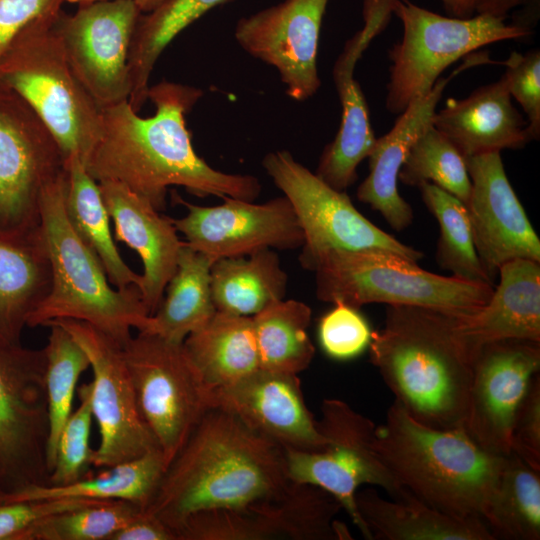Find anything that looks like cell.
I'll return each instance as SVG.
<instances>
[{
	"mask_svg": "<svg viewBox=\"0 0 540 540\" xmlns=\"http://www.w3.org/2000/svg\"><path fill=\"white\" fill-rule=\"evenodd\" d=\"M202 95L196 87L163 80L148 89L155 106L150 117H140L128 100L102 109L101 134L86 170L97 182L126 185L160 212L171 186L199 197L254 201L261 192L256 177L216 170L193 148L185 116Z\"/></svg>",
	"mask_w": 540,
	"mask_h": 540,
	"instance_id": "6da1fadb",
	"label": "cell"
},
{
	"mask_svg": "<svg viewBox=\"0 0 540 540\" xmlns=\"http://www.w3.org/2000/svg\"><path fill=\"white\" fill-rule=\"evenodd\" d=\"M285 450L235 414L209 408L166 466L145 510L174 534L192 514L242 509L289 483Z\"/></svg>",
	"mask_w": 540,
	"mask_h": 540,
	"instance_id": "7a4b0ae2",
	"label": "cell"
},
{
	"mask_svg": "<svg viewBox=\"0 0 540 540\" xmlns=\"http://www.w3.org/2000/svg\"><path fill=\"white\" fill-rule=\"evenodd\" d=\"M443 311L387 305L384 325L372 331L370 362L397 402L416 421L464 428L476 352Z\"/></svg>",
	"mask_w": 540,
	"mask_h": 540,
	"instance_id": "3957f363",
	"label": "cell"
},
{
	"mask_svg": "<svg viewBox=\"0 0 540 540\" xmlns=\"http://www.w3.org/2000/svg\"><path fill=\"white\" fill-rule=\"evenodd\" d=\"M373 447L416 499L450 515L481 519L505 458L482 449L464 428L440 429L416 421L395 401L375 427Z\"/></svg>",
	"mask_w": 540,
	"mask_h": 540,
	"instance_id": "277c9868",
	"label": "cell"
},
{
	"mask_svg": "<svg viewBox=\"0 0 540 540\" xmlns=\"http://www.w3.org/2000/svg\"><path fill=\"white\" fill-rule=\"evenodd\" d=\"M67 170L41 197V229L51 266V287L27 327L59 319L86 322L123 348L131 329L143 331L150 314L138 286L113 289L105 269L72 228L65 211Z\"/></svg>",
	"mask_w": 540,
	"mask_h": 540,
	"instance_id": "5b68a950",
	"label": "cell"
},
{
	"mask_svg": "<svg viewBox=\"0 0 540 540\" xmlns=\"http://www.w3.org/2000/svg\"><path fill=\"white\" fill-rule=\"evenodd\" d=\"M60 10L33 20L14 37L0 58V85L32 108L66 161L76 156L85 163L101 134L102 109L67 60L56 29Z\"/></svg>",
	"mask_w": 540,
	"mask_h": 540,
	"instance_id": "8992f818",
	"label": "cell"
},
{
	"mask_svg": "<svg viewBox=\"0 0 540 540\" xmlns=\"http://www.w3.org/2000/svg\"><path fill=\"white\" fill-rule=\"evenodd\" d=\"M304 269L315 273L316 296L356 309L371 303L417 306L468 317L483 307L494 286L438 275L417 262L382 251L328 249Z\"/></svg>",
	"mask_w": 540,
	"mask_h": 540,
	"instance_id": "52a82bcc",
	"label": "cell"
},
{
	"mask_svg": "<svg viewBox=\"0 0 540 540\" xmlns=\"http://www.w3.org/2000/svg\"><path fill=\"white\" fill-rule=\"evenodd\" d=\"M393 13L403 25V36L389 51L391 65L386 109L400 114L426 95L443 71L479 48L531 34L530 28L484 14L470 18L446 17L409 0H396Z\"/></svg>",
	"mask_w": 540,
	"mask_h": 540,
	"instance_id": "ba28073f",
	"label": "cell"
},
{
	"mask_svg": "<svg viewBox=\"0 0 540 540\" xmlns=\"http://www.w3.org/2000/svg\"><path fill=\"white\" fill-rule=\"evenodd\" d=\"M318 429L325 442L314 451L285 450L292 481L317 486L332 495L362 536L372 540L355 502L362 486L384 489L392 499L411 495L391 475L373 447L376 424L339 399H325Z\"/></svg>",
	"mask_w": 540,
	"mask_h": 540,
	"instance_id": "9c48e42d",
	"label": "cell"
},
{
	"mask_svg": "<svg viewBox=\"0 0 540 540\" xmlns=\"http://www.w3.org/2000/svg\"><path fill=\"white\" fill-rule=\"evenodd\" d=\"M122 352L138 410L167 466L211 408V392L193 368L183 343L137 332Z\"/></svg>",
	"mask_w": 540,
	"mask_h": 540,
	"instance_id": "30bf717a",
	"label": "cell"
},
{
	"mask_svg": "<svg viewBox=\"0 0 540 540\" xmlns=\"http://www.w3.org/2000/svg\"><path fill=\"white\" fill-rule=\"evenodd\" d=\"M44 348L0 343V486L11 495L48 485Z\"/></svg>",
	"mask_w": 540,
	"mask_h": 540,
	"instance_id": "8fae6325",
	"label": "cell"
},
{
	"mask_svg": "<svg viewBox=\"0 0 540 540\" xmlns=\"http://www.w3.org/2000/svg\"><path fill=\"white\" fill-rule=\"evenodd\" d=\"M262 166L291 203L303 230L299 262L304 268L328 249L372 250L417 262L424 254L398 241L360 213L346 191H338L295 160L287 150L266 154Z\"/></svg>",
	"mask_w": 540,
	"mask_h": 540,
	"instance_id": "7c38bea8",
	"label": "cell"
},
{
	"mask_svg": "<svg viewBox=\"0 0 540 540\" xmlns=\"http://www.w3.org/2000/svg\"><path fill=\"white\" fill-rule=\"evenodd\" d=\"M66 170L63 152L44 122L15 92L0 85V237L41 227V197Z\"/></svg>",
	"mask_w": 540,
	"mask_h": 540,
	"instance_id": "4fadbf2b",
	"label": "cell"
},
{
	"mask_svg": "<svg viewBox=\"0 0 540 540\" xmlns=\"http://www.w3.org/2000/svg\"><path fill=\"white\" fill-rule=\"evenodd\" d=\"M339 502L325 490L290 481L276 496L242 509H213L190 515L183 540H345L336 516Z\"/></svg>",
	"mask_w": 540,
	"mask_h": 540,
	"instance_id": "5bb4252c",
	"label": "cell"
},
{
	"mask_svg": "<svg viewBox=\"0 0 540 540\" xmlns=\"http://www.w3.org/2000/svg\"><path fill=\"white\" fill-rule=\"evenodd\" d=\"M129 0H101L60 10L56 29L75 75L101 109L129 99L128 58L140 16Z\"/></svg>",
	"mask_w": 540,
	"mask_h": 540,
	"instance_id": "9a60e30c",
	"label": "cell"
},
{
	"mask_svg": "<svg viewBox=\"0 0 540 540\" xmlns=\"http://www.w3.org/2000/svg\"><path fill=\"white\" fill-rule=\"evenodd\" d=\"M49 323L58 324L71 334L87 354L92 368L91 408L100 440L93 450L91 465L109 468L159 449L138 410L122 348L86 322L59 319Z\"/></svg>",
	"mask_w": 540,
	"mask_h": 540,
	"instance_id": "2e32d148",
	"label": "cell"
},
{
	"mask_svg": "<svg viewBox=\"0 0 540 540\" xmlns=\"http://www.w3.org/2000/svg\"><path fill=\"white\" fill-rule=\"evenodd\" d=\"M173 198L187 209L171 218L193 249L213 259L248 256L262 249L293 250L304 244L303 230L285 196L265 203L225 197L215 206H200Z\"/></svg>",
	"mask_w": 540,
	"mask_h": 540,
	"instance_id": "e0dca14e",
	"label": "cell"
},
{
	"mask_svg": "<svg viewBox=\"0 0 540 540\" xmlns=\"http://www.w3.org/2000/svg\"><path fill=\"white\" fill-rule=\"evenodd\" d=\"M539 369L540 342L507 339L479 349L464 429L482 449L511 453L515 417Z\"/></svg>",
	"mask_w": 540,
	"mask_h": 540,
	"instance_id": "ac0fdd59",
	"label": "cell"
},
{
	"mask_svg": "<svg viewBox=\"0 0 540 540\" xmlns=\"http://www.w3.org/2000/svg\"><path fill=\"white\" fill-rule=\"evenodd\" d=\"M329 0H284L250 16L235 27L238 44L251 56L273 66L286 94L305 101L320 88L319 37Z\"/></svg>",
	"mask_w": 540,
	"mask_h": 540,
	"instance_id": "d6986e66",
	"label": "cell"
},
{
	"mask_svg": "<svg viewBox=\"0 0 540 540\" xmlns=\"http://www.w3.org/2000/svg\"><path fill=\"white\" fill-rule=\"evenodd\" d=\"M471 192L465 204L480 262L494 282L506 262H540V240L506 175L499 151L465 158Z\"/></svg>",
	"mask_w": 540,
	"mask_h": 540,
	"instance_id": "ffe728a7",
	"label": "cell"
},
{
	"mask_svg": "<svg viewBox=\"0 0 540 540\" xmlns=\"http://www.w3.org/2000/svg\"><path fill=\"white\" fill-rule=\"evenodd\" d=\"M395 1L363 0L364 26L345 43L333 67L341 121L336 136L320 156L315 174L338 191H346L356 181L357 167L369 156L376 141L354 69L371 41L388 25Z\"/></svg>",
	"mask_w": 540,
	"mask_h": 540,
	"instance_id": "44dd1931",
	"label": "cell"
},
{
	"mask_svg": "<svg viewBox=\"0 0 540 540\" xmlns=\"http://www.w3.org/2000/svg\"><path fill=\"white\" fill-rule=\"evenodd\" d=\"M211 407L235 414L285 450L314 451L325 442L296 374L260 368L233 384L212 390Z\"/></svg>",
	"mask_w": 540,
	"mask_h": 540,
	"instance_id": "7402d4cb",
	"label": "cell"
},
{
	"mask_svg": "<svg viewBox=\"0 0 540 540\" xmlns=\"http://www.w3.org/2000/svg\"><path fill=\"white\" fill-rule=\"evenodd\" d=\"M486 54H477L455 69L448 77H440L424 96L408 105L399 114L392 129L380 138L367 158L369 174L359 185V201L378 211L395 231H403L413 221V210L398 192L400 169L416 140L432 124L436 107L449 82L472 66L489 63Z\"/></svg>",
	"mask_w": 540,
	"mask_h": 540,
	"instance_id": "603a6c76",
	"label": "cell"
},
{
	"mask_svg": "<svg viewBox=\"0 0 540 540\" xmlns=\"http://www.w3.org/2000/svg\"><path fill=\"white\" fill-rule=\"evenodd\" d=\"M98 183L114 223L115 240L127 244L141 258L144 272L139 289L152 316L176 270L183 241L171 218L161 214L147 199L114 180Z\"/></svg>",
	"mask_w": 540,
	"mask_h": 540,
	"instance_id": "cb8c5ba5",
	"label": "cell"
},
{
	"mask_svg": "<svg viewBox=\"0 0 540 540\" xmlns=\"http://www.w3.org/2000/svg\"><path fill=\"white\" fill-rule=\"evenodd\" d=\"M432 125L464 158L522 149L531 141L527 121L514 107L503 75L465 98L447 99L445 106L435 112Z\"/></svg>",
	"mask_w": 540,
	"mask_h": 540,
	"instance_id": "d4e9b609",
	"label": "cell"
},
{
	"mask_svg": "<svg viewBox=\"0 0 540 540\" xmlns=\"http://www.w3.org/2000/svg\"><path fill=\"white\" fill-rule=\"evenodd\" d=\"M539 263L524 258L504 263L487 303L473 315L460 318V332L476 352L500 340L540 342Z\"/></svg>",
	"mask_w": 540,
	"mask_h": 540,
	"instance_id": "484cf974",
	"label": "cell"
},
{
	"mask_svg": "<svg viewBox=\"0 0 540 540\" xmlns=\"http://www.w3.org/2000/svg\"><path fill=\"white\" fill-rule=\"evenodd\" d=\"M355 502L372 540H494L483 519L450 515L415 497L387 499L368 486Z\"/></svg>",
	"mask_w": 540,
	"mask_h": 540,
	"instance_id": "4316f807",
	"label": "cell"
},
{
	"mask_svg": "<svg viewBox=\"0 0 540 540\" xmlns=\"http://www.w3.org/2000/svg\"><path fill=\"white\" fill-rule=\"evenodd\" d=\"M51 287L40 227L20 238L0 237V343L21 344L27 320Z\"/></svg>",
	"mask_w": 540,
	"mask_h": 540,
	"instance_id": "83f0119b",
	"label": "cell"
},
{
	"mask_svg": "<svg viewBox=\"0 0 540 540\" xmlns=\"http://www.w3.org/2000/svg\"><path fill=\"white\" fill-rule=\"evenodd\" d=\"M204 386H228L260 369L252 317L216 311L183 341Z\"/></svg>",
	"mask_w": 540,
	"mask_h": 540,
	"instance_id": "f1b7e54d",
	"label": "cell"
},
{
	"mask_svg": "<svg viewBox=\"0 0 540 540\" xmlns=\"http://www.w3.org/2000/svg\"><path fill=\"white\" fill-rule=\"evenodd\" d=\"M215 259L183 241L176 270L165 288L162 302L143 331L174 343L205 324L216 312L211 291V266Z\"/></svg>",
	"mask_w": 540,
	"mask_h": 540,
	"instance_id": "f546056e",
	"label": "cell"
},
{
	"mask_svg": "<svg viewBox=\"0 0 540 540\" xmlns=\"http://www.w3.org/2000/svg\"><path fill=\"white\" fill-rule=\"evenodd\" d=\"M210 274L213 303L220 312L252 317L283 300L287 291V273L270 248L217 259Z\"/></svg>",
	"mask_w": 540,
	"mask_h": 540,
	"instance_id": "4dcf8cb0",
	"label": "cell"
},
{
	"mask_svg": "<svg viewBox=\"0 0 540 540\" xmlns=\"http://www.w3.org/2000/svg\"><path fill=\"white\" fill-rule=\"evenodd\" d=\"M66 170L65 211L72 228L100 260L111 284L140 287L142 276L125 263L114 242L99 183L76 156L67 159Z\"/></svg>",
	"mask_w": 540,
	"mask_h": 540,
	"instance_id": "1f68e13d",
	"label": "cell"
},
{
	"mask_svg": "<svg viewBox=\"0 0 540 540\" xmlns=\"http://www.w3.org/2000/svg\"><path fill=\"white\" fill-rule=\"evenodd\" d=\"M166 462L160 449L141 457L119 463L96 476L86 477L61 486H31L0 501L80 498L94 500H124L146 509L151 502Z\"/></svg>",
	"mask_w": 540,
	"mask_h": 540,
	"instance_id": "d6a6232c",
	"label": "cell"
},
{
	"mask_svg": "<svg viewBox=\"0 0 540 540\" xmlns=\"http://www.w3.org/2000/svg\"><path fill=\"white\" fill-rule=\"evenodd\" d=\"M230 0H163L143 13L136 25L128 58V102L138 112L147 99L149 79L158 58L186 27L211 9Z\"/></svg>",
	"mask_w": 540,
	"mask_h": 540,
	"instance_id": "836d02e7",
	"label": "cell"
},
{
	"mask_svg": "<svg viewBox=\"0 0 540 540\" xmlns=\"http://www.w3.org/2000/svg\"><path fill=\"white\" fill-rule=\"evenodd\" d=\"M483 520L494 540H539L540 471L513 453L505 456Z\"/></svg>",
	"mask_w": 540,
	"mask_h": 540,
	"instance_id": "e575fe53",
	"label": "cell"
},
{
	"mask_svg": "<svg viewBox=\"0 0 540 540\" xmlns=\"http://www.w3.org/2000/svg\"><path fill=\"white\" fill-rule=\"evenodd\" d=\"M311 308L280 300L252 316L261 369L298 374L311 364L315 348L308 336Z\"/></svg>",
	"mask_w": 540,
	"mask_h": 540,
	"instance_id": "d590c367",
	"label": "cell"
},
{
	"mask_svg": "<svg viewBox=\"0 0 540 540\" xmlns=\"http://www.w3.org/2000/svg\"><path fill=\"white\" fill-rule=\"evenodd\" d=\"M418 188L439 225L436 252L439 266L455 278L494 286L478 257L465 204L432 183H423Z\"/></svg>",
	"mask_w": 540,
	"mask_h": 540,
	"instance_id": "8d00e7d4",
	"label": "cell"
},
{
	"mask_svg": "<svg viewBox=\"0 0 540 540\" xmlns=\"http://www.w3.org/2000/svg\"><path fill=\"white\" fill-rule=\"evenodd\" d=\"M50 332L44 347L45 385L49 418L48 467L54 465L60 431L72 412V403L81 374L90 367L87 354L62 326L49 323Z\"/></svg>",
	"mask_w": 540,
	"mask_h": 540,
	"instance_id": "74e56055",
	"label": "cell"
},
{
	"mask_svg": "<svg viewBox=\"0 0 540 540\" xmlns=\"http://www.w3.org/2000/svg\"><path fill=\"white\" fill-rule=\"evenodd\" d=\"M405 185L432 183L468 202L471 181L465 158L453 143L432 124L411 147L398 175Z\"/></svg>",
	"mask_w": 540,
	"mask_h": 540,
	"instance_id": "f35d334b",
	"label": "cell"
},
{
	"mask_svg": "<svg viewBox=\"0 0 540 540\" xmlns=\"http://www.w3.org/2000/svg\"><path fill=\"white\" fill-rule=\"evenodd\" d=\"M143 508L124 500H107L49 516L20 540H110Z\"/></svg>",
	"mask_w": 540,
	"mask_h": 540,
	"instance_id": "ab89813d",
	"label": "cell"
},
{
	"mask_svg": "<svg viewBox=\"0 0 540 540\" xmlns=\"http://www.w3.org/2000/svg\"><path fill=\"white\" fill-rule=\"evenodd\" d=\"M79 405L64 423L58 438L54 465L49 475V486L75 482L86 475L91 465L93 450L89 445L92 424V383L78 389Z\"/></svg>",
	"mask_w": 540,
	"mask_h": 540,
	"instance_id": "60d3db41",
	"label": "cell"
},
{
	"mask_svg": "<svg viewBox=\"0 0 540 540\" xmlns=\"http://www.w3.org/2000/svg\"><path fill=\"white\" fill-rule=\"evenodd\" d=\"M372 331L359 309L336 302L318 324L319 343L332 359L345 361L362 354L370 345Z\"/></svg>",
	"mask_w": 540,
	"mask_h": 540,
	"instance_id": "b9f144b4",
	"label": "cell"
},
{
	"mask_svg": "<svg viewBox=\"0 0 540 540\" xmlns=\"http://www.w3.org/2000/svg\"><path fill=\"white\" fill-rule=\"evenodd\" d=\"M503 74L511 97L527 116V130L531 140L540 136V52L539 49L519 53L513 51L502 62Z\"/></svg>",
	"mask_w": 540,
	"mask_h": 540,
	"instance_id": "7bdbcfd3",
	"label": "cell"
},
{
	"mask_svg": "<svg viewBox=\"0 0 540 540\" xmlns=\"http://www.w3.org/2000/svg\"><path fill=\"white\" fill-rule=\"evenodd\" d=\"M107 500L60 498L0 501V540H20L39 521L65 511Z\"/></svg>",
	"mask_w": 540,
	"mask_h": 540,
	"instance_id": "ee69618b",
	"label": "cell"
},
{
	"mask_svg": "<svg viewBox=\"0 0 540 540\" xmlns=\"http://www.w3.org/2000/svg\"><path fill=\"white\" fill-rule=\"evenodd\" d=\"M511 453L540 471V377L535 375L517 411Z\"/></svg>",
	"mask_w": 540,
	"mask_h": 540,
	"instance_id": "f6af8a7d",
	"label": "cell"
},
{
	"mask_svg": "<svg viewBox=\"0 0 540 540\" xmlns=\"http://www.w3.org/2000/svg\"><path fill=\"white\" fill-rule=\"evenodd\" d=\"M64 2L65 0H0V58L27 24L60 10Z\"/></svg>",
	"mask_w": 540,
	"mask_h": 540,
	"instance_id": "bcb514c9",
	"label": "cell"
},
{
	"mask_svg": "<svg viewBox=\"0 0 540 540\" xmlns=\"http://www.w3.org/2000/svg\"><path fill=\"white\" fill-rule=\"evenodd\" d=\"M110 540H176L172 531L147 510L116 532Z\"/></svg>",
	"mask_w": 540,
	"mask_h": 540,
	"instance_id": "7dc6e473",
	"label": "cell"
},
{
	"mask_svg": "<svg viewBox=\"0 0 540 540\" xmlns=\"http://www.w3.org/2000/svg\"><path fill=\"white\" fill-rule=\"evenodd\" d=\"M535 0H476L475 14L489 15L504 19L514 8Z\"/></svg>",
	"mask_w": 540,
	"mask_h": 540,
	"instance_id": "c3c4849f",
	"label": "cell"
},
{
	"mask_svg": "<svg viewBox=\"0 0 540 540\" xmlns=\"http://www.w3.org/2000/svg\"><path fill=\"white\" fill-rule=\"evenodd\" d=\"M445 10L456 18H470L475 15L476 0H440Z\"/></svg>",
	"mask_w": 540,
	"mask_h": 540,
	"instance_id": "681fc988",
	"label": "cell"
},
{
	"mask_svg": "<svg viewBox=\"0 0 540 540\" xmlns=\"http://www.w3.org/2000/svg\"><path fill=\"white\" fill-rule=\"evenodd\" d=\"M94 1H101V0H65V2L71 3V4H84ZM134 2L142 13H149L152 10H154L163 0H129Z\"/></svg>",
	"mask_w": 540,
	"mask_h": 540,
	"instance_id": "f907efd6",
	"label": "cell"
},
{
	"mask_svg": "<svg viewBox=\"0 0 540 540\" xmlns=\"http://www.w3.org/2000/svg\"><path fill=\"white\" fill-rule=\"evenodd\" d=\"M3 494H4V493H3L2 489H1V486H0V497H1Z\"/></svg>",
	"mask_w": 540,
	"mask_h": 540,
	"instance_id": "816d5d0a",
	"label": "cell"
}]
</instances>
